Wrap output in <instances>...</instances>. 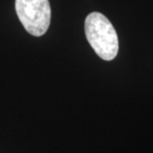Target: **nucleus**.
Returning <instances> with one entry per match:
<instances>
[{
    "label": "nucleus",
    "instance_id": "nucleus-1",
    "mask_svg": "<svg viewBox=\"0 0 153 153\" xmlns=\"http://www.w3.org/2000/svg\"><path fill=\"white\" fill-rule=\"evenodd\" d=\"M85 33L88 42L100 58L111 61L118 53V37L114 27L100 12H91L85 21Z\"/></svg>",
    "mask_w": 153,
    "mask_h": 153
},
{
    "label": "nucleus",
    "instance_id": "nucleus-2",
    "mask_svg": "<svg viewBox=\"0 0 153 153\" xmlns=\"http://www.w3.org/2000/svg\"><path fill=\"white\" fill-rule=\"evenodd\" d=\"M15 9L21 24L35 37L47 32L51 22L49 0H15Z\"/></svg>",
    "mask_w": 153,
    "mask_h": 153
}]
</instances>
